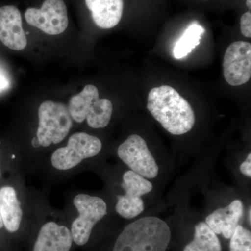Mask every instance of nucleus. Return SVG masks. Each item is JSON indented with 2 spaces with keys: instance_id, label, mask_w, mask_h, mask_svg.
Segmentation results:
<instances>
[{
  "instance_id": "14",
  "label": "nucleus",
  "mask_w": 251,
  "mask_h": 251,
  "mask_svg": "<svg viewBox=\"0 0 251 251\" xmlns=\"http://www.w3.org/2000/svg\"><path fill=\"white\" fill-rule=\"evenodd\" d=\"M98 99L99 93L97 87L92 85L85 86L80 94L74 96L69 100L68 110L71 117L74 121L82 123L87 117L92 104Z\"/></svg>"
},
{
  "instance_id": "20",
  "label": "nucleus",
  "mask_w": 251,
  "mask_h": 251,
  "mask_svg": "<svg viewBox=\"0 0 251 251\" xmlns=\"http://www.w3.org/2000/svg\"><path fill=\"white\" fill-rule=\"evenodd\" d=\"M230 251H251V232L250 230L238 225L230 238Z\"/></svg>"
},
{
  "instance_id": "2",
  "label": "nucleus",
  "mask_w": 251,
  "mask_h": 251,
  "mask_svg": "<svg viewBox=\"0 0 251 251\" xmlns=\"http://www.w3.org/2000/svg\"><path fill=\"white\" fill-rule=\"evenodd\" d=\"M171 239V229L163 220L142 218L125 227L112 251H166Z\"/></svg>"
},
{
  "instance_id": "25",
  "label": "nucleus",
  "mask_w": 251,
  "mask_h": 251,
  "mask_svg": "<svg viewBox=\"0 0 251 251\" xmlns=\"http://www.w3.org/2000/svg\"><path fill=\"white\" fill-rule=\"evenodd\" d=\"M3 226H4V224H3L2 219H1V214H0V229L2 228Z\"/></svg>"
},
{
  "instance_id": "18",
  "label": "nucleus",
  "mask_w": 251,
  "mask_h": 251,
  "mask_svg": "<svg viewBox=\"0 0 251 251\" xmlns=\"http://www.w3.org/2000/svg\"><path fill=\"white\" fill-rule=\"evenodd\" d=\"M122 186L126 192L125 196L134 198H142L153 189V185L150 181L133 171L126 172L124 174Z\"/></svg>"
},
{
  "instance_id": "17",
  "label": "nucleus",
  "mask_w": 251,
  "mask_h": 251,
  "mask_svg": "<svg viewBox=\"0 0 251 251\" xmlns=\"http://www.w3.org/2000/svg\"><path fill=\"white\" fill-rule=\"evenodd\" d=\"M204 32V29L199 25L193 24L190 25L175 46V58H183L192 52L193 50L199 45L200 41Z\"/></svg>"
},
{
  "instance_id": "23",
  "label": "nucleus",
  "mask_w": 251,
  "mask_h": 251,
  "mask_svg": "<svg viewBox=\"0 0 251 251\" xmlns=\"http://www.w3.org/2000/svg\"><path fill=\"white\" fill-rule=\"evenodd\" d=\"M9 81L7 79L0 74V91L4 90L9 87Z\"/></svg>"
},
{
  "instance_id": "15",
  "label": "nucleus",
  "mask_w": 251,
  "mask_h": 251,
  "mask_svg": "<svg viewBox=\"0 0 251 251\" xmlns=\"http://www.w3.org/2000/svg\"><path fill=\"white\" fill-rule=\"evenodd\" d=\"M183 251H222V246L214 231L205 222H201L195 227L192 242Z\"/></svg>"
},
{
  "instance_id": "7",
  "label": "nucleus",
  "mask_w": 251,
  "mask_h": 251,
  "mask_svg": "<svg viewBox=\"0 0 251 251\" xmlns=\"http://www.w3.org/2000/svg\"><path fill=\"white\" fill-rule=\"evenodd\" d=\"M25 18L28 24L49 35H58L69 25L67 9L63 0H46L41 9L29 8Z\"/></svg>"
},
{
  "instance_id": "21",
  "label": "nucleus",
  "mask_w": 251,
  "mask_h": 251,
  "mask_svg": "<svg viewBox=\"0 0 251 251\" xmlns=\"http://www.w3.org/2000/svg\"><path fill=\"white\" fill-rule=\"evenodd\" d=\"M241 31L246 37H251V14L246 12L241 18Z\"/></svg>"
},
{
  "instance_id": "8",
  "label": "nucleus",
  "mask_w": 251,
  "mask_h": 251,
  "mask_svg": "<svg viewBox=\"0 0 251 251\" xmlns=\"http://www.w3.org/2000/svg\"><path fill=\"white\" fill-rule=\"evenodd\" d=\"M225 80L232 86L247 83L251 77V45L236 41L226 50L224 63Z\"/></svg>"
},
{
  "instance_id": "6",
  "label": "nucleus",
  "mask_w": 251,
  "mask_h": 251,
  "mask_svg": "<svg viewBox=\"0 0 251 251\" xmlns=\"http://www.w3.org/2000/svg\"><path fill=\"white\" fill-rule=\"evenodd\" d=\"M119 157L131 171L148 179L158 174V166L149 150L146 141L139 135H130L117 150Z\"/></svg>"
},
{
  "instance_id": "19",
  "label": "nucleus",
  "mask_w": 251,
  "mask_h": 251,
  "mask_svg": "<svg viewBox=\"0 0 251 251\" xmlns=\"http://www.w3.org/2000/svg\"><path fill=\"white\" fill-rule=\"evenodd\" d=\"M117 198V212L125 219H133L139 216L145 209L142 198H133L122 196H118Z\"/></svg>"
},
{
  "instance_id": "10",
  "label": "nucleus",
  "mask_w": 251,
  "mask_h": 251,
  "mask_svg": "<svg viewBox=\"0 0 251 251\" xmlns=\"http://www.w3.org/2000/svg\"><path fill=\"white\" fill-rule=\"evenodd\" d=\"M242 201L236 200L226 207H221L206 218L205 223L216 234L230 239L244 215Z\"/></svg>"
},
{
  "instance_id": "16",
  "label": "nucleus",
  "mask_w": 251,
  "mask_h": 251,
  "mask_svg": "<svg viewBox=\"0 0 251 251\" xmlns=\"http://www.w3.org/2000/svg\"><path fill=\"white\" fill-rule=\"evenodd\" d=\"M113 106L108 99H98L92 104L88 114L87 122L94 128H104L108 126L111 119Z\"/></svg>"
},
{
  "instance_id": "24",
  "label": "nucleus",
  "mask_w": 251,
  "mask_h": 251,
  "mask_svg": "<svg viewBox=\"0 0 251 251\" xmlns=\"http://www.w3.org/2000/svg\"><path fill=\"white\" fill-rule=\"evenodd\" d=\"M251 208H249V218H248V219H249V224H250V226H251Z\"/></svg>"
},
{
  "instance_id": "22",
  "label": "nucleus",
  "mask_w": 251,
  "mask_h": 251,
  "mask_svg": "<svg viewBox=\"0 0 251 251\" xmlns=\"http://www.w3.org/2000/svg\"><path fill=\"white\" fill-rule=\"evenodd\" d=\"M240 171L243 175L248 176V177H251V153H249L248 155L247 159L243 162L240 166Z\"/></svg>"
},
{
  "instance_id": "13",
  "label": "nucleus",
  "mask_w": 251,
  "mask_h": 251,
  "mask_svg": "<svg viewBox=\"0 0 251 251\" xmlns=\"http://www.w3.org/2000/svg\"><path fill=\"white\" fill-rule=\"evenodd\" d=\"M0 214L6 230L15 232L19 229L23 211L16 191L11 186L0 189Z\"/></svg>"
},
{
  "instance_id": "3",
  "label": "nucleus",
  "mask_w": 251,
  "mask_h": 251,
  "mask_svg": "<svg viewBox=\"0 0 251 251\" xmlns=\"http://www.w3.org/2000/svg\"><path fill=\"white\" fill-rule=\"evenodd\" d=\"M39 117L37 140L43 147L60 143L72 128V117L67 107L62 103L44 101L39 106Z\"/></svg>"
},
{
  "instance_id": "9",
  "label": "nucleus",
  "mask_w": 251,
  "mask_h": 251,
  "mask_svg": "<svg viewBox=\"0 0 251 251\" xmlns=\"http://www.w3.org/2000/svg\"><path fill=\"white\" fill-rule=\"evenodd\" d=\"M0 41L5 46L14 50H22L27 45L21 12L16 6L0 8Z\"/></svg>"
},
{
  "instance_id": "11",
  "label": "nucleus",
  "mask_w": 251,
  "mask_h": 251,
  "mask_svg": "<svg viewBox=\"0 0 251 251\" xmlns=\"http://www.w3.org/2000/svg\"><path fill=\"white\" fill-rule=\"evenodd\" d=\"M72 243V232L67 227L49 222L41 227L34 251H69Z\"/></svg>"
},
{
  "instance_id": "4",
  "label": "nucleus",
  "mask_w": 251,
  "mask_h": 251,
  "mask_svg": "<svg viewBox=\"0 0 251 251\" xmlns=\"http://www.w3.org/2000/svg\"><path fill=\"white\" fill-rule=\"evenodd\" d=\"M79 216L73 222V241L77 245H85L90 239L94 226L107 214L106 203L101 198L80 194L74 200Z\"/></svg>"
},
{
  "instance_id": "1",
  "label": "nucleus",
  "mask_w": 251,
  "mask_h": 251,
  "mask_svg": "<svg viewBox=\"0 0 251 251\" xmlns=\"http://www.w3.org/2000/svg\"><path fill=\"white\" fill-rule=\"evenodd\" d=\"M147 107L153 118L171 134H185L194 126L196 117L191 105L170 86L150 91Z\"/></svg>"
},
{
  "instance_id": "12",
  "label": "nucleus",
  "mask_w": 251,
  "mask_h": 251,
  "mask_svg": "<svg viewBox=\"0 0 251 251\" xmlns=\"http://www.w3.org/2000/svg\"><path fill=\"white\" fill-rule=\"evenodd\" d=\"M85 2L99 27L110 29L121 21L123 0H85Z\"/></svg>"
},
{
  "instance_id": "26",
  "label": "nucleus",
  "mask_w": 251,
  "mask_h": 251,
  "mask_svg": "<svg viewBox=\"0 0 251 251\" xmlns=\"http://www.w3.org/2000/svg\"><path fill=\"white\" fill-rule=\"evenodd\" d=\"M247 5L248 8H249V9H251V0H247Z\"/></svg>"
},
{
  "instance_id": "5",
  "label": "nucleus",
  "mask_w": 251,
  "mask_h": 251,
  "mask_svg": "<svg viewBox=\"0 0 251 251\" xmlns=\"http://www.w3.org/2000/svg\"><path fill=\"white\" fill-rule=\"evenodd\" d=\"M101 149V142L97 137L76 133L70 137L67 147L59 148L52 153L51 163L60 171L72 169L82 160L97 156Z\"/></svg>"
}]
</instances>
